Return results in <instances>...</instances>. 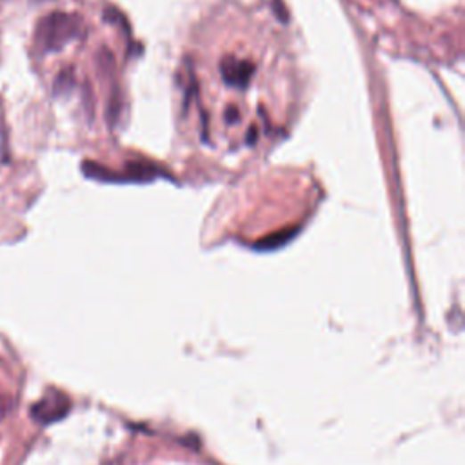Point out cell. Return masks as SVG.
I'll return each mask as SVG.
<instances>
[{
    "label": "cell",
    "mask_w": 465,
    "mask_h": 465,
    "mask_svg": "<svg viewBox=\"0 0 465 465\" xmlns=\"http://www.w3.org/2000/svg\"><path fill=\"white\" fill-rule=\"evenodd\" d=\"M69 412V400L61 393L45 395L40 402L33 404L31 416L38 424H53Z\"/></svg>",
    "instance_id": "cell-2"
},
{
    "label": "cell",
    "mask_w": 465,
    "mask_h": 465,
    "mask_svg": "<svg viewBox=\"0 0 465 465\" xmlns=\"http://www.w3.org/2000/svg\"><path fill=\"white\" fill-rule=\"evenodd\" d=\"M12 405H13V400L6 395H0V420L12 411Z\"/></svg>",
    "instance_id": "cell-3"
},
{
    "label": "cell",
    "mask_w": 465,
    "mask_h": 465,
    "mask_svg": "<svg viewBox=\"0 0 465 465\" xmlns=\"http://www.w3.org/2000/svg\"><path fill=\"white\" fill-rule=\"evenodd\" d=\"M73 28L75 22L68 15H52L45 19L38 29V38L44 42V45L48 50H59L61 45H64L69 37H73Z\"/></svg>",
    "instance_id": "cell-1"
}]
</instances>
